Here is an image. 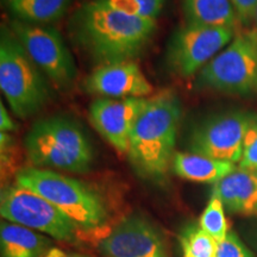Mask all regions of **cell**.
<instances>
[{"mask_svg":"<svg viewBox=\"0 0 257 257\" xmlns=\"http://www.w3.org/2000/svg\"><path fill=\"white\" fill-rule=\"evenodd\" d=\"M182 9L186 24L236 30L239 22L231 0H184Z\"/></svg>","mask_w":257,"mask_h":257,"instance_id":"cell-17","label":"cell"},{"mask_svg":"<svg viewBox=\"0 0 257 257\" xmlns=\"http://www.w3.org/2000/svg\"><path fill=\"white\" fill-rule=\"evenodd\" d=\"M88 93L100 98H147L154 87L134 61L98 66L85 80Z\"/></svg>","mask_w":257,"mask_h":257,"instance_id":"cell-13","label":"cell"},{"mask_svg":"<svg viewBox=\"0 0 257 257\" xmlns=\"http://www.w3.org/2000/svg\"><path fill=\"white\" fill-rule=\"evenodd\" d=\"M184 257H191V256L187 255V253H184Z\"/></svg>","mask_w":257,"mask_h":257,"instance_id":"cell-29","label":"cell"},{"mask_svg":"<svg viewBox=\"0 0 257 257\" xmlns=\"http://www.w3.org/2000/svg\"><path fill=\"white\" fill-rule=\"evenodd\" d=\"M0 88L19 118L36 114L51 100L47 78L30 59L10 27L0 36Z\"/></svg>","mask_w":257,"mask_h":257,"instance_id":"cell-5","label":"cell"},{"mask_svg":"<svg viewBox=\"0 0 257 257\" xmlns=\"http://www.w3.org/2000/svg\"><path fill=\"white\" fill-rule=\"evenodd\" d=\"M224 205L220 199L216 195H211L206 207L201 213L199 225L210 236L219 243L227 236L229 231V221L225 217Z\"/></svg>","mask_w":257,"mask_h":257,"instance_id":"cell-20","label":"cell"},{"mask_svg":"<svg viewBox=\"0 0 257 257\" xmlns=\"http://www.w3.org/2000/svg\"><path fill=\"white\" fill-rule=\"evenodd\" d=\"M239 168L257 172V123L249 128L244 138Z\"/></svg>","mask_w":257,"mask_h":257,"instance_id":"cell-22","label":"cell"},{"mask_svg":"<svg viewBox=\"0 0 257 257\" xmlns=\"http://www.w3.org/2000/svg\"><path fill=\"white\" fill-rule=\"evenodd\" d=\"M156 21L130 16L102 0L86 3L69 21L70 36L98 66L137 59L155 34Z\"/></svg>","mask_w":257,"mask_h":257,"instance_id":"cell-1","label":"cell"},{"mask_svg":"<svg viewBox=\"0 0 257 257\" xmlns=\"http://www.w3.org/2000/svg\"><path fill=\"white\" fill-rule=\"evenodd\" d=\"M257 123V114L244 111L220 113L198 124L189 136L192 153L236 163L242 159L244 138Z\"/></svg>","mask_w":257,"mask_h":257,"instance_id":"cell-10","label":"cell"},{"mask_svg":"<svg viewBox=\"0 0 257 257\" xmlns=\"http://www.w3.org/2000/svg\"><path fill=\"white\" fill-rule=\"evenodd\" d=\"M179 240L184 253L191 257H214L216 255L218 243L201 229L199 223L187 225L180 233Z\"/></svg>","mask_w":257,"mask_h":257,"instance_id":"cell-19","label":"cell"},{"mask_svg":"<svg viewBox=\"0 0 257 257\" xmlns=\"http://www.w3.org/2000/svg\"><path fill=\"white\" fill-rule=\"evenodd\" d=\"M16 128H17V125L5 108L4 102H0V133L9 134L16 131Z\"/></svg>","mask_w":257,"mask_h":257,"instance_id":"cell-26","label":"cell"},{"mask_svg":"<svg viewBox=\"0 0 257 257\" xmlns=\"http://www.w3.org/2000/svg\"><path fill=\"white\" fill-rule=\"evenodd\" d=\"M102 2L123 14L142 17V6L137 0H102Z\"/></svg>","mask_w":257,"mask_h":257,"instance_id":"cell-24","label":"cell"},{"mask_svg":"<svg viewBox=\"0 0 257 257\" xmlns=\"http://www.w3.org/2000/svg\"><path fill=\"white\" fill-rule=\"evenodd\" d=\"M181 104L172 91L148 98L135 124L128 156L141 174L160 179L172 165L178 137Z\"/></svg>","mask_w":257,"mask_h":257,"instance_id":"cell-2","label":"cell"},{"mask_svg":"<svg viewBox=\"0 0 257 257\" xmlns=\"http://www.w3.org/2000/svg\"><path fill=\"white\" fill-rule=\"evenodd\" d=\"M75 0H8L15 19L35 25H48L60 21Z\"/></svg>","mask_w":257,"mask_h":257,"instance_id":"cell-18","label":"cell"},{"mask_svg":"<svg viewBox=\"0 0 257 257\" xmlns=\"http://www.w3.org/2000/svg\"><path fill=\"white\" fill-rule=\"evenodd\" d=\"M147 101V98H98L89 106V119L114 149L126 154L134 126Z\"/></svg>","mask_w":257,"mask_h":257,"instance_id":"cell-12","label":"cell"},{"mask_svg":"<svg viewBox=\"0 0 257 257\" xmlns=\"http://www.w3.org/2000/svg\"><path fill=\"white\" fill-rule=\"evenodd\" d=\"M0 214L10 223L40 231L54 239L72 242L78 225L37 193L18 185L3 188Z\"/></svg>","mask_w":257,"mask_h":257,"instance_id":"cell-8","label":"cell"},{"mask_svg":"<svg viewBox=\"0 0 257 257\" xmlns=\"http://www.w3.org/2000/svg\"><path fill=\"white\" fill-rule=\"evenodd\" d=\"M197 86L232 95L257 92V32L236 36L198 74Z\"/></svg>","mask_w":257,"mask_h":257,"instance_id":"cell-6","label":"cell"},{"mask_svg":"<svg viewBox=\"0 0 257 257\" xmlns=\"http://www.w3.org/2000/svg\"><path fill=\"white\" fill-rule=\"evenodd\" d=\"M10 29L50 82L61 89L73 85L78 76L75 61L55 28L14 19L10 23Z\"/></svg>","mask_w":257,"mask_h":257,"instance_id":"cell-7","label":"cell"},{"mask_svg":"<svg viewBox=\"0 0 257 257\" xmlns=\"http://www.w3.org/2000/svg\"><path fill=\"white\" fill-rule=\"evenodd\" d=\"M253 23L256 25V29H257V4H256V9H255V12H253Z\"/></svg>","mask_w":257,"mask_h":257,"instance_id":"cell-28","label":"cell"},{"mask_svg":"<svg viewBox=\"0 0 257 257\" xmlns=\"http://www.w3.org/2000/svg\"><path fill=\"white\" fill-rule=\"evenodd\" d=\"M234 38V29L185 24L170 37L166 63L173 74L189 78L199 73Z\"/></svg>","mask_w":257,"mask_h":257,"instance_id":"cell-9","label":"cell"},{"mask_svg":"<svg viewBox=\"0 0 257 257\" xmlns=\"http://www.w3.org/2000/svg\"><path fill=\"white\" fill-rule=\"evenodd\" d=\"M173 172L181 179L202 184H217L236 169L234 163L218 161L194 153H175Z\"/></svg>","mask_w":257,"mask_h":257,"instance_id":"cell-15","label":"cell"},{"mask_svg":"<svg viewBox=\"0 0 257 257\" xmlns=\"http://www.w3.org/2000/svg\"><path fill=\"white\" fill-rule=\"evenodd\" d=\"M99 251L105 257H169L159 229L138 214L115 225L99 243Z\"/></svg>","mask_w":257,"mask_h":257,"instance_id":"cell-11","label":"cell"},{"mask_svg":"<svg viewBox=\"0 0 257 257\" xmlns=\"http://www.w3.org/2000/svg\"><path fill=\"white\" fill-rule=\"evenodd\" d=\"M240 23L250 24L253 21L257 0H231Z\"/></svg>","mask_w":257,"mask_h":257,"instance_id":"cell-23","label":"cell"},{"mask_svg":"<svg viewBox=\"0 0 257 257\" xmlns=\"http://www.w3.org/2000/svg\"><path fill=\"white\" fill-rule=\"evenodd\" d=\"M24 146L29 161L37 168L85 173L93 162V148L87 135L75 120L63 115L35 123Z\"/></svg>","mask_w":257,"mask_h":257,"instance_id":"cell-3","label":"cell"},{"mask_svg":"<svg viewBox=\"0 0 257 257\" xmlns=\"http://www.w3.org/2000/svg\"><path fill=\"white\" fill-rule=\"evenodd\" d=\"M51 239L23 225L3 221L0 227L2 257H42L53 248Z\"/></svg>","mask_w":257,"mask_h":257,"instance_id":"cell-16","label":"cell"},{"mask_svg":"<svg viewBox=\"0 0 257 257\" xmlns=\"http://www.w3.org/2000/svg\"><path fill=\"white\" fill-rule=\"evenodd\" d=\"M137 2L142 6V17L156 21L165 6L166 0H137Z\"/></svg>","mask_w":257,"mask_h":257,"instance_id":"cell-25","label":"cell"},{"mask_svg":"<svg viewBox=\"0 0 257 257\" xmlns=\"http://www.w3.org/2000/svg\"><path fill=\"white\" fill-rule=\"evenodd\" d=\"M16 185L37 193L82 230L101 229L107 219L102 200L94 191L60 173L28 167L16 174Z\"/></svg>","mask_w":257,"mask_h":257,"instance_id":"cell-4","label":"cell"},{"mask_svg":"<svg viewBox=\"0 0 257 257\" xmlns=\"http://www.w3.org/2000/svg\"><path fill=\"white\" fill-rule=\"evenodd\" d=\"M211 195H216L230 213H257V172L236 168L213 185Z\"/></svg>","mask_w":257,"mask_h":257,"instance_id":"cell-14","label":"cell"},{"mask_svg":"<svg viewBox=\"0 0 257 257\" xmlns=\"http://www.w3.org/2000/svg\"><path fill=\"white\" fill-rule=\"evenodd\" d=\"M214 257H253L245 244L239 239L236 232L230 231L225 238L217 244Z\"/></svg>","mask_w":257,"mask_h":257,"instance_id":"cell-21","label":"cell"},{"mask_svg":"<svg viewBox=\"0 0 257 257\" xmlns=\"http://www.w3.org/2000/svg\"><path fill=\"white\" fill-rule=\"evenodd\" d=\"M42 257H87L83 255H79V253H70V252H66L62 251V250L57 249V248H51L49 251H48L46 255Z\"/></svg>","mask_w":257,"mask_h":257,"instance_id":"cell-27","label":"cell"}]
</instances>
